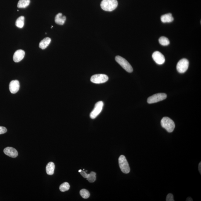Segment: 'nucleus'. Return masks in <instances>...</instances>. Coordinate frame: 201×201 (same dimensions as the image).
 <instances>
[{
  "instance_id": "obj_1",
  "label": "nucleus",
  "mask_w": 201,
  "mask_h": 201,
  "mask_svg": "<svg viewBox=\"0 0 201 201\" xmlns=\"http://www.w3.org/2000/svg\"><path fill=\"white\" fill-rule=\"evenodd\" d=\"M118 4L117 0H103L100 5L104 11L111 12L117 8Z\"/></svg>"
},
{
  "instance_id": "obj_2",
  "label": "nucleus",
  "mask_w": 201,
  "mask_h": 201,
  "mask_svg": "<svg viewBox=\"0 0 201 201\" xmlns=\"http://www.w3.org/2000/svg\"><path fill=\"white\" fill-rule=\"evenodd\" d=\"M162 127L166 129L168 132L171 133L175 129L174 122L168 117H164L162 119L161 122Z\"/></svg>"
},
{
  "instance_id": "obj_3",
  "label": "nucleus",
  "mask_w": 201,
  "mask_h": 201,
  "mask_svg": "<svg viewBox=\"0 0 201 201\" xmlns=\"http://www.w3.org/2000/svg\"><path fill=\"white\" fill-rule=\"evenodd\" d=\"M116 61L126 71L129 73L132 72L133 69L130 64L126 60L121 56H117L115 57Z\"/></svg>"
},
{
  "instance_id": "obj_4",
  "label": "nucleus",
  "mask_w": 201,
  "mask_h": 201,
  "mask_svg": "<svg viewBox=\"0 0 201 201\" xmlns=\"http://www.w3.org/2000/svg\"><path fill=\"white\" fill-rule=\"evenodd\" d=\"M119 166L122 173L128 174L130 171V168L125 156L122 155L119 159Z\"/></svg>"
},
{
  "instance_id": "obj_5",
  "label": "nucleus",
  "mask_w": 201,
  "mask_h": 201,
  "mask_svg": "<svg viewBox=\"0 0 201 201\" xmlns=\"http://www.w3.org/2000/svg\"><path fill=\"white\" fill-rule=\"evenodd\" d=\"M108 76L103 74H96L91 76V81L96 84L104 83L108 81Z\"/></svg>"
},
{
  "instance_id": "obj_6",
  "label": "nucleus",
  "mask_w": 201,
  "mask_h": 201,
  "mask_svg": "<svg viewBox=\"0 0 201 201\" xmlns=\"http://www.w3.org/2000/svg\"><path fill=\"white\" fill-rule=\"evenodd\" d=\"M189 62L186 59H183L179 61L177 65V69L179 73L183 74L188 69Z\"/></svg>"
},
{
  "instance_id": "obj_7",
  "label": "nucleus",
  "mask_w": 201,
  "mask_h": 201,
  "mask_svg": "<svg viewBox=\"0 0 201 201\" xmlns=\"http://www.w3.org/2000/svg\"><path fill=\"white\" fill-rule=\"evenodd\" d=\"M167 95L165 93H158L152 95L148 98L147 102L149 104H153L162 101L166 99Z\"/></svg>"
},
{
  "instance_id": "obj_8",
  "label": "nucleus",
  "mask_w": 201,
  "mask_h": 201,
  "mask_svg": "<svg viewBox=\"0 0 201 201\" xmlns=\"http://www.w3.org/2000/svg\"><path fill=\"white\" fill-rule=\"evenodd\" d=\"M104 103L103 101H100L95 104L93 111L90 113V117L92 119H95L99 115L103 110Z\"/></svg>"
},
{
  "instance_id": "obj_9",
  "label": "nucleus",
  "mask_w": 201,
  "mask_h": 201,
  "mask_svg": "<svg viewBox=\"0 0 201 201\" xmlns=\"http://www.w3.org/2000/svg\"><path fill=\"white\" fill-rule=\"evenodd\" d=\"M152 57L153 59L157 64L161 65L165 63V58L163 54L158 51H156L153 53Z\"/></svg>"
},
{
  "instance_id": "obj_10",
  "label": "nucleus",
  "mask_w": 201,
  "mask_h": 201,
  "mask_svg": "<svg viewBox=\"0 0 201 201\" xmlns=\"http://www.w3.org/2000/svg\"><path fill=\"white\" fill-rule=\"evenodd\" d=\"M20 82L17 80H13L10 82L9 89L11 93L14 94L17 93L20 89Z\"/></svg>"
},
{
  "instance_id": "obj_11",
  "label": "nucleus",
  "mask_w": 201,
  "mask_h": 201,
  "mask_svg": "<svg viewBox=\"0 0 201 201\" xmlns=\"http://www.w3.org/2000/svg\"><path fill=\"white\" fill-rule=\"evenodd\" d=\"M25 55L24 51L22 50H18L15 52L13 56V60L15 62H20L24 59Z\"/></svg>"
},
{
  "instance_id": "obj_12",
  "label": "nucleus",
  "mask_w": 201,
  "mask_h": 201,
  "mask_svg": "<svg viewBox=\"0 0 201 201\" xmlns=\"http://www.w3.org/2000/svg\"><path fill=\"white\" fill-rule=\"evenodd\" d=\"M4 154L6 155L11 157L15 158L18 156V152L15 148L11 147H8L4 149Z\"/></svg>"
},
{
  "instance_id": "obj_13",
  "label": "nucleus",
  "mask_w": 201,
  "mask_h": 201,
  "mask_svg": "<svg viewBox=\"0 0 201 201\" xmlns=\"http://www.w3.org/2000/svg\"><path fill=\"white\" fill-rule=\"evenodd\" d=\"M66 20L65 16H63L62 13H59L56 15L55 18V23L59 25H64Z\"/></svg>"
},
{
  "instance_id": "obj_14",
  "label": "nucleus",
  "mask_w": 201,
  "mask_h": 201,
  "mask_svg": "<svg viewBox=\"0 0 201 201\" xmlns=\"http://www.w3.org/2000/svg\"><path fill=\"white\" fill-rule=\"evenodd\" d=\"M161 20L163 23H170L174 21V18L171 13H168L162 15L161 16Z\"/></svg>"
},
{
  "instance_id": "obj_15",
  "label": "nucleus",
  "mask_w": 201,
  "mask_h": 201,
  "mask_svg": "<svg viewBox=\"0 0 201 201\" xmlns=\"http://www.w3.org/2000/svg\"><path fill=\"white\" fill-rule=\"evenodd\" d=\"M51 41V39L49 37H46L42 40L39 44V47L42 49H45L50 45Z\"/></svg>"
},
{
  "instance_id": "obj_16",
  "label": "nucleus",
  "mask_w": 201,
  "mask_h": 201,
  "mask_svg": "<svg viewBox=\"0 0 201 201\" xmlns=\"http://www.w3.org/2000/svg\"><path fill=\"white\" fill-rule=\"evenodd\" d=\"M55 165L53 162H50L48 163L46 166V171L48 175H52L54 173Z\"/></svg>"
},
{
  "instance_id": "obj_17",
  "label": "nucleus",
  "mask_w": 201,
  "mask_h": 201,
  "mask_svg": "<svg viewBox=\"0 0 201 201\" xmlns=\"http://www.w3.org/2000/svg\"><path fill=\"white\" fill-rule=\"evenodd\" d=\"M30 3V0H20L18 3V8H25L29 6Z\"/></svg>"
},
{
  "instance_id": "obj_18",
  "label": "nucleus",
  "mask_w": 201,
  "mask_h": 201,
  "mask_svg": "<svg viewBox=\"0 0 201 201\" xmlns=\"http://www.w3.org/2000/svg\"><path fill=\"white\" fill-rule=\"evenodd\" d=\"M25 18L24 16L19 17L16 20L15 25L16 26L19 28H23L24 25Z\"/></svg>"
},
{
  "instance_id": "obj_19",
  "label": "nucleus",
  "mask_w": 201,
  "mask_h": 201,
  "mask_svg": "<svg viewBox=\"0 0 201 201\" xmlns=\"http://www.w3.org/2000/svg\"><path fill=\"white\" fill-rule=\"evenodd\" d=\"M159 42L161 45L167 46L170 43V40L169 39L165 37H161L159 38Z\"/></svg>"
},
{
  "instance_id": "obj_20",
  "label": "nucleus",
  "mask_w": 201,
  "mask_h": 201,
  "mask_svg": "<svg viewBox=\"0 0 201 201\" xmlns=\"http://www.w3.org/2000/svg\"><path fill=\"white\" fill-rule=\"evenodd\" d=\"M96 173L95 172H91L89 174H88L86 179L90 183H93L96 180Z\"/></svg>"
},
{
  "instance_id": "obj_21",
  "label": "nucleus",
  "mask_w": 201,
  "mask_h": 201,
  "mask_svg": "<svg viewBox=\"0 0 201 201\" xmlns=\"http://www.w3.org/2000/svg\"><path fill=\"white\" fill-rule=\"evenodd\" d=\"M70 185L67 182H65L63 183L60 186L59 189L60 191L62 192H64L68 191L69 189Z\"/></svg>"
},
{
  "instance_id": "obj_22",
  "label": "nucleus",
  "mask_w": 201,
  "mask_h": 201,
  "mask_svg": "<svg viewBox=\"0 0 201 201\" xmlns=\"http://www.w3.org/2000/svg\"><path fill=\"white\" fill-rule=\"evenodd\" d=\"M80 194L82 198L86 199L89 198L90 196L89 192L85 189H83L80 191Z\"/></svg>"
},
{
  "instance_id": "obj_23",
  "label": "nucleus",
  "mask_w": 201,
  "mask_h": 201,
  "mask_svg": "<svg viewBox=\"0 0 201 201\" xmlns=\"http://www.w3.org/2000/svg\"><path fill=\"white\" fill-rule=\"evenodd\" d=\"M166 200V201H174L173 195L171 193L168 194L167 196Z\"/></svg>"
},
{
  "instance_id": "obj_24",
  "label": "nucleus",
  "mask_w": 201,
  "mask_h": 201,
  "mask_svg": "<svg viewBox=\"0 0 201 201\" xmlns=\"http://www.w3.org/2000/svg\"><path fill=\"white\" fill-rule=\"evenodd\" d=\"M7 131L5 127L0 126V134H4Z\"/></svg>"
},
{
  "instance_id": "obj_25",
  "label": "nucleus",
  "mask_w": 201,
  "mask_h": 201,
  "mask_svg": "<svg viewBox=\"0 0 201 201\" xmlns=\"http://www.w3.org/2000/svg\"><path fill=\"white\" fill-rule=\"evenodd\" d=\"M80 174L82 175V176L84 178H86L88 176V174H87L86 172L82 171H82L80 172Z\"/></svg>"
},
{
  "instance_id": "obj_26",
  "label": "nucleus",
  "mask_w": 201,
  "mask_h": 201,
  "mask_svg": "<svg viewBox=\"0 0 201 201\" xmlns=\"http://www.w3.org/2000/svg\"><path fill=\"white\" fill-rule=\"evenodd\" d=\"M199 171L200 172V174H201V162L199 163Z\"/></svg>"
},
{
  "instance_id": "obj_27",
  "label": "nucleus",
  "mask_w": 201,
  "mask_h": 201,
  "mask_svg": "<svg viewBox=\"0 0 201 201\" xmlns=\"http://www.w3.org/2000/svg\"><path fill=\"white\" fill-rule=\"evenodd\" d=\"M186 201H193L192 199L190 197H188Z\"/></svg>"
},
{
  "instance_id": "obj_28",
  "label": "nucleus",
  "mask_w": 201,
  "mask_h": 201,
  "mask_svg": "<svg viewBox=\"0 0 201 201\" xmlns=\"http://www.w3.org/2000/svg\"><path fill=\"white\" fill-rule=\"evenodd\" d=\"M81 171H82V170H79V173H80V172H81Z\"/></svg>"
}]
</instances>
